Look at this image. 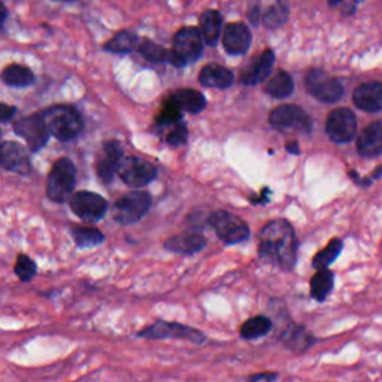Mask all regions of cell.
<instances>
[{
    "mask_svg": "<svg viewBox=\"0 0 382 382\" xmlns=\"http://www.w3.org/2000/svg\"><path fill=\"white\" fill-rule=\"evenodd\" d=\"M2 79L5 84L11 87H27L35 82L33 72L22 65H9L2 72Z\"/></svg>",
    "mask_w": 382,
    "mask_h": 382,
    "instance_id": "obj_30",
    "label": "cell"
},
{
    "mask_svg": "<svg viewBox=\"0 0 382 382\" xmlns=\"http://www.w3.org/2000/svg\"><path fill=\"white\" fill-rule=\"evenodd\" d=\"M259 17H260V11H259V8H257V5L251 6V8H250V19L253 22V24H257V23H259Z\"/></svg>",
    "mask_w": 382,
    "mask_h": 382,
    "instance_id": "obj_39",
    "label": "cell"
},
{
    "mask_svg": "<svg viewBox=\"0 0 382 382\" xmlns=\"http://www.w3.org/2000/svg\"><path fill=\"white\" fill-rule=\"evenodd\" d=\"M335 290V273L330 269L317 271L309 281V294L317 303H324Z\"/></svg>",
    "mask_w": 382,
    "mask_h": 382,
    "instance_id": "obj_22",
    "label": "cell"
},
{
    "mask_svg": "<svg viewBox=\"0 0 382 382\" xmlns=\"http://www.w3.org/2000/svg\"><path fill=\"white\" fill-rule=\"evenodd\" d=\"M275 65V54L272 49H266L263 53L253 60L241 75V81L246 86H254L259 84V82L269 78L272 74V69Z\"/></svg>",
    "mask_w": 382,
    "mask_h": 382,
    "instance_id": "obj_18",
    "label": "cell"
},
{
    "mask_svg": "<svg viewBox=\"0 0 382 382\" xmlns=\"http://www.w3.org/2000/svg\"><path fill=\"white\" fill-rule=\"evenodd\" d=\"M122 161V148L117 141H109L105 143V154L99 160L96 170L102 182L109 184L116 172H118Z\"/></svg>",
    "mask_w": 382,
    "mask_h": 382,
    "instance_id": "obj_19",
    "label": "cell"
},
{
    "mask_svg": "<svg viewBox=\"0 0 382 382\" xmlns=\"http://www.w3.org/2000/svg\"><path fill=\"white\" fill-rule=\"evenodd\" d=\"M118 173L121 180L130 187H142L157 178V169L152 163L138 157L124 159L120 164Z\"/></svg>",
    "mask_w": 382,
    "mask_h": 382,
    "instance_id": "obj_13",
    "label": "cell"
},
{
    "mask_svg": "<svg viewBox=\"0 0 382 382\" xmlns=\"http://www.w3.org/2000/svg\"><path fill=\"white\" fill-rule=\"evenodd\" d=\"M285 148L290 151L292 154H299V143L297 142H290V143H287Z\"/></svg>",
    "mask_w": 382,
    "mask_h": 382,
    "instance_id": "obj_40",
    "label": "cell"
},
{
    "mask_svg": "<svg viewBox=\"0 0 382 382\" xmlns=\"http://www.w3.org/2000/svg\"><path fill=\"white\" fill-rule=\"evenodd\" d=\"M61 2H72V0H61Z\"/></svg>",
    "mask_w": 382,
    "mask_h": 382,
    "instance_id": "obj_43",
    "label": "cell"
},
{
    "mask_svg": "<svg viewBox=\"0 0 382 382\" xmlns=\"http://www.w3.org/2000/svg\"><path fill=\"white\" fill-rule=\"evenodd\" d=\"M70 234L78 248H95L105 242V234L95 227L74 225L70 229Z\"/></svg>",
    "mask_w": 382,
    "mask_h": 382,
    "instance_id": "obj_27",
    "label": "cell"
},
{
    "mask_svg": "<svg viewBox=\"0 0 382 382\" xmlns=\"http://www.w3.org/2000/svg\"><path fill=\"white\" fill-rule=\"evenodd\" d=\"M2 168L9 172H15L19 175H27L32 169L29 156L23 145L17 142L8 141L2 145Z\"/></svg>",
    "mask_w": 382,
    "mask_h": 382,
    "instance_id": "obj_15",
    "label": "cell"
},
{
    "mask_svg": "<svg viewBox=\"0 0 382 382\" xmlns=\"http://www.w3.org/2000/svg\"><path fill=\"white\" fill-rule=\"evenodd\" d=\"M181 118H182V109L169 97V100L164 103L163 109L159 113L157 122L160 126H175V124H178L181 121Z\"/></svg>",
    "mask_w": 382,
    "mask_h": 382,
    "instance_id": "obj_35",
    "label": "cell"
},
{
    "mask_svg": "<svg viewBox=\"0 0 382 382\" xmlns=\"http://www.w3.org/2000/svg\"><path fill=\"white\" fill-rule=\"evenodd\" d=\"M224 49L232 56L245 54L251 47V33L242 23L227 24L223 38Z\"/></svg>",
    "mask_w": 382,
    "mask_h": 382,
    "instance_id": "obj_17",
    "label": "cell"
},
{
    "mask_svg": "<svg viewBox=\"0 0 382 382\" xmlns=\"http://www.w3.org/2000/svg\"><path fill=\"white\" fill-rule=\"evenodd\" d=\"M357 150L363 157H376L382 154V120L369 124L357 138Z\"/></svg>",
    "mask_w": 382,
    "mask_h": 382,
    "instance_id": "obj_20",
    "label": "cell"
},
{
    "mask_svg": "<svg viewBox=\"0 0 382 382\" xmlns=\"http://www.w3.org/2000/svg\"><path fill=\"white\" fill-rule=\"evenodd\" d=\"M278 378L276 374H273V372H266V374H255V375H251L250 378H248L246 382H273L275 379Z\"/></svg>",
    "mask_w": 382,
    "mask_h": 382,
    "instance_id": "obj_37",
    "label": "cell"
},
{
    "mask_svg": "<svg viewBox=\"0 0 382 382\" xmlns=\"http://www.w3.org/2000/svg\"><path fill=\"white\" fill-rule=\"evenodd\" d=\"M327 2H328L330 6H336L340 2V0H327Z\"/></svg>",
    "mask_w": 382,
    "mask_h": 382,
    "instance_id": "obj_41",
    "label": "cell"
},
{
    "mask_svg": "<svg viewBox=\"0 0 382 382\" xmlns=\"http://www.w3.org/2000/svg\"><path fill=\"white\" fill-rule=\"evenodd\" d=\"M356 106L366 112L382 109V82H366L354 91Z\"/></svg>",
    "mask_w": 382,
    "mask_h": 382,
    "instance_id": "obj_21",
    "label": "cell"
},
{
    "mask_svg": "<svg viewBox=\"0 0 382 382\" xmlns=\"http://www.w3.org/2000/svg\"><path fill=\"white\" fill-rule=\"evenodd\" d=\"M305 86L309 95L324 103L337 102L344 96L342 82L327 75L321 69H311L305 77Z\"/></svg>",
    "mask_w": 382,
    "mask_h": 382,
    "instance_id": "obj_8",
    "label": "cell"
},
{
    "mask_svg": "<svg viewBox=\"0 0 382 382\" xmlns=\"http://www.w3.org/2000/svg\"><path fill=\"white\" fill-rule=\"evenodd\" d=\"M259 257L264 264L293 272L297 263L299 239L287 220H272L260 230Z\"/></svg>",
    "mask_w": 382,
    "mask_h": 382,
    "instance_id": "obj_1",
    "label": "cell"
},
{
    "mask_svg": "<svg viewBox=\"0 0 382 382\" xmlns=\"http://www.w3.org/2000/svg\"><path fill=\"white\" fill-rule=\"evenodd\" d=\"M141 39L132 30H122L118 35L113 36L105 45V49L113 54H129L133 49L139 48Z\"/></svg>",
    "mask_w": 382,
    "mask_h": 382,
    "instance_id": "obj_28",
    "label": "cell"
},
{
    "mask_svg": "<svg viewBox=\"0 0 382 382\" xmlns=\"http://www.w3.org/2000/svg\"><path fill=\"white\" fill-rule=\"evenodd\" d=\"M206 246V237L196 232H184L175 234L164 242V248L169 253L181 254V255H193L203 251Z\"/></svg>",
    "mask_w": 382,
    "mask_h": 382,
    "instance_id": "obj_16",
    "label": "cell"
},
{
    "mask_svg": "<svg viewBox=\"0 0 382 382\" xmlns=\"http://www.w3.org/2000/svg\"><path fill=\"white\" fill-rule=\"evenodd\" d=\"M203 51V38L200 30L184 27L173 38L169 63L175 67H184L190 61H196Z\"/></svg>",
    "mask_w": 382,
    "mask_h": 382,
    "instance_id": "obj_5",
    "label": "cell"
},
{
    "mask_svg": "<svg viewBox=\"0 0 382 382\" xmlns=\"http://www.w3.org/2000/svg\"><path fill=\"white\" fill-rule=\"evenodd\" d=\"M136 336L142 339H150V340L181 339L196 345H202L206 342V336L203 332H200V330L194 328L191 326L181 324V323L163 321V319H159V321L143 327L142 330H139Z\"/></svg>",
    "mask_w": 382,
    "mask_h": 382,
    "instance_id": "obj_4",
    "label": "cell"
},
{
    "mask_svg": "<svg viewBox=\"0 0 382 382\" xmlns=\"http://www.w3.org/2000/svg\"><path fill=\"white\" fill-rule=\"evenodd\" d=\"M233 74L220 65H208L205 66L200 70L199 81L200 84L205 87H211V88H229L233 84Z\"/></svg>",
    "mask_w": 382,
    "mask_h": 382,
    "instance_id": "obj_23",
    "label": "cell"
},
{
    "mask_svg": "<svg viewBox=\"0 0 382 382\" xmlns=\"http://www.w3.org/2000/svg\"><path fill=\"white\" fill-rule=\"evenodd\" d=\"M14 130L17 135L24 138L27 147L33 152L42 150L48 143V136L51 135L44 116H36V113L18 120L14 124Z\"/></svg>",
    "mask_w": 382,
    "mask_h": 382,
    "instance_id": "obj_10",
    "label": "cell"
},
{
    "mask_svg": "<svg viewBox=\"0 0 382 382\" xmlns=\"http://www.w3.org/2000/svg\"><path fill=\"white\" fill-rule=\"evenodd\" d=\"M44 118L51 135L61 142H69L79 136L84 122L77 109L66 105H56L45 111Z\"/></svg>",
    "mask_w": 382,
    "mask_h": 382,
    "instance_id": "obj_2",
    "label": "cell"
},
{
    "mask_svg": "<svg viewBox=\"0 0 382 382\" xmlns=\"http://www.w3.org/2000/svg\"><path fill=\"white\" fill-rule=\"evenodd\" d=\"M138 49L141 56L151 61V63H164V61H169L170 58V51L163 48L161 45H157L156 42H151L148 39L141 40Z\"/></svg>",
    "mask_w": 382,
    "mask_h": 382,
    "instance_id": "obj_33",
    "label": "cell"
},
{
    "mask_svg": "<svg viewBox=\"0 0 382 382\" xmlns=\"http://www.w3.org/2000/svg\"><path fill=\"white\" fill-rule=\"evenodd\" d=\"M326 132L328 138L337 143H345L356 138L357 120L353 111L348 108H337L330 112L326 122Z\"/></svg>",
    "mask_w": 382,
    "mask_h": 382,
    "instance_id": "obj_12",
    "label": "cell"
},
{
    "mask_svg": "<svg viewBox=\"0 0 382 382\" xmlns=\"http://www.w3.org/2000/svg\"><path fill=\"white\" fill-rule=\"evenodd\" d=\"M75 180H77L75 164L69 159L57 160L53 169H51L48 181H47L48 198L57 203L70 200L72 196H74Z\"/></svg>",
    "mask_w": 382,
    "mask_h": 382,
    "instance_id": "obj_3",
    "label": "cell"
},
{
    "mask_svg": "<svg viewBox=\"0 0 382 382\" xmlns=\"http://www.w3.org/2000/svg\"><path fill=\"white\" fill-rule=\"evenodd\" d=\"M187 138H189L187 126H185V124H182V122H178V124H175L172 130L168 133L166 142L172 147H180L185 141H187Z\"/></svg>",
    "mask_w": 382,
    "mask_h": 382,
    "instance_id": "obj_36",
    "label": "cell"
},
{
    "mask_svg": "<svg viewBox=\"0 0 382 382\" xmlns=\"http://www.w3.org/2000/svg\"><path fill=\"white\" fill-rule=\"evenodd\" d=\"M14 272L22 282H30L38 273V266L29 255L19 254L14 266Z\"/></svg>",
    "mask_w": 382,
    "mask_h": 382,
    "instance_id": "obj_34",
    "label": "cell"
},
{
    "mask_svg": "<svg viewBox=\"0 0 382 382\" xmlns=\"http://www.w3.org/2000/svg\"><path fill=\"white\" fill-rule=\"evenodd\" d=\"M269 121L275 129L280 130H299L303 133H311L312 130V120L296 105L278 106L271 112Z\"/></svg>",
    "mask_w": 382,
    "mask_h": 382,
    "instance_id": "obj_11",
    "label": "cell"
},
{
    "mask_svg": "<svg viewBox=\"0 0 382 382\" xmlns=\"http://www.w3.org/2000/svg\"><path fill=\"white\" fill-rule=\"evenodd\" d=\"M209 225L214 229L216 237L225 245H236L245 242L250 237L251 232L248 224L232 212L215 211L208 218Z\"/></svg>",
    "mask_w": 382,
    "mask_h": 382,
    "instance_id": "obj_6",
    "label": "cell"
},
{
    "mask_svg": "<svg viewBox=\"0 0 382 382\" xmlns=\"http://www.w3.org/2000/svg\"><path fill=\"white\" fill-rule=\"evenodd\" d=\"M70 209L79 220L87 223H97L108 212V202L97 193L78 191L74 193L70 200Z\"/></svg>",
    "mask_w": 382,
    "mask_h": 382,
    "instance_id": "obj_9",
    "label": "cell"
},
{
    "mask_svg": "<svg viewBox=\"0 0 382 382\" xmlns=\"http://www.w3.org/2000/svg\"><path fill=\"white\" fill-rule=\"evenodd\" d=\"M273 330L272 318L266 315H255L248 318L246 321L241 326L239 335L245 340H255L269 335Z\"/></svg>",
    "mask_w": 382,
    "mask_h": 382,
    "instance_id": "obj_24",
    "label": "cell"
},
{
    "mask_svg": "<svg viewBox=\"0 0 382 382\" xmlns=\"http://www.w3.org/2000/svg\"><path fill=\"white\" fill-rule=\"evenodd\" d=\"M293 90V78L284 70H280L278 74H275L266 84V93L275 99H285L292 95Z\"/></svg>",
    "mask_w": 382,
    "mask_h": 382,
    "instance_id": "obj_31",
    "label": "cell"
},
{
    "mask_svg": "<svg viewBox=\"0 0 382 382\" xmlns=\"http://www.w3.org/2000/svg\"><path fill=\"white\" fill-rule=\"evenodd\" d=\"M278 340L294 354H305L318 342L312 332H309L305 326L294 321H288L287 326L282 327L280 335H278Z\"/></svg>",
    "mask_w": 382,
    "mask_h": 382,
    "instance_id": "obj_14",
    "label": "cell"
},
{
    "mask_svg": "<svg viewBox=\"0 0 382 382\" xmlns=\"http://www.w3.org/2000/svg\"><path fill=\"white\" fill-rule=\"evenodd\" d=\"M288 15H290L288 5L282 2V0H278V2H275L272 6L266 9L262 19L267 29H278L287 23Z\"/></svg>",
    "mask_w": 382,
    "mask_h": 382,
    "instance_id": "obj_32",
    "label": "cell"
},
{
    "mask_svg": "<svg viewBox=\"0 0 382 382\" xmlns=\"http://www.w3.org/2000/svg\"><path fill=\"white\" fill-rule=\"evenodd\" d=\"M381 172H382V166H381L378 170H375V173H374V178H379V177H381Z\"/></svg>",
    "mask_w": 382,
    "mask_h": 382,
    "instance_id": "obj_42",
    "label": "cell"
},
{
    "mask_svg": "<svg viewBox=\"0 0 382 382\" xmlns=\"http://www.w3.org/2000/svg\"><path fill=\"white\" fill-rule=\"evenodd\" d=\"M221 33V14L218 11H206L200 17V35L208 45L214 47L218 42Z\"/></svg>",
    "mask_w": 382,
    "mask_h": 382,
    "instance_id": "obj_26",
    "label": "cell"
},
{
    "mask_svg": "<svg viewBox=\"0 0 382 382\" xmlns=\"http://www.w3.org/2000/svg\"><path fill=\"white\" fill-rule=\"evenodd\" d=\"M15 106H9L6 103H2V106H0V117H2V122H8L14 117L15 113Z\"/></svg>",
    "mask_w": 382,
    "mask_h": 382,
    "instance_id": "obj_38",
    "label": "cell"
},
{
    "mask_svg": "<svg viewBox=\"0 0 382 382\" xmlns=\"http://www.w3.org/2000/svg\"><path fill=\"white\" fill-rule=\"evenodd\" d=\"M170 99L177 103V105L190 113H199L206 108V99L202 93L191 90V88H182L177 93H173Z\"/></svg>",
    "mask_w": 382,
    "mask_h": 382,
    "instance_id": "obj_25",
    "label": "cell"
},
{
    "mask_svg": "<svg viewBox=\"0 0 382 382\" xmlns=\"http://www.w3.org/2000/svg\"><path fill=\"white\" fill-rule=\"evenodd\" d=\"M152 199L147 191H132L116 202L112 216L118 224L129 225L141 221L151 208Z\"/></svg>",
    "mask_w": 382,
    "mask_h": 382,
    "instance_id": "obj_7",
    "label": "cell"
},
{
    "mask_svg": "<svg viewBox=\"0 0 382 382\" xmlns=\"http://www.w3.org/2000/svg\"><path fill=\"white\" fill-rule=\"evenodd\" d=\"M342 250H344V242L340 241L339 237H335V239L330 241L321 251H318L314 255L312 259L314 269L315 271L328 269V267L337 260V257L340 255V253H342Z\"/></svg>",
    "mask_w": 382,
    "mask_h": 382,
    "instance_id": "obj_29",
    "label": "cell"
}]
</instances>
